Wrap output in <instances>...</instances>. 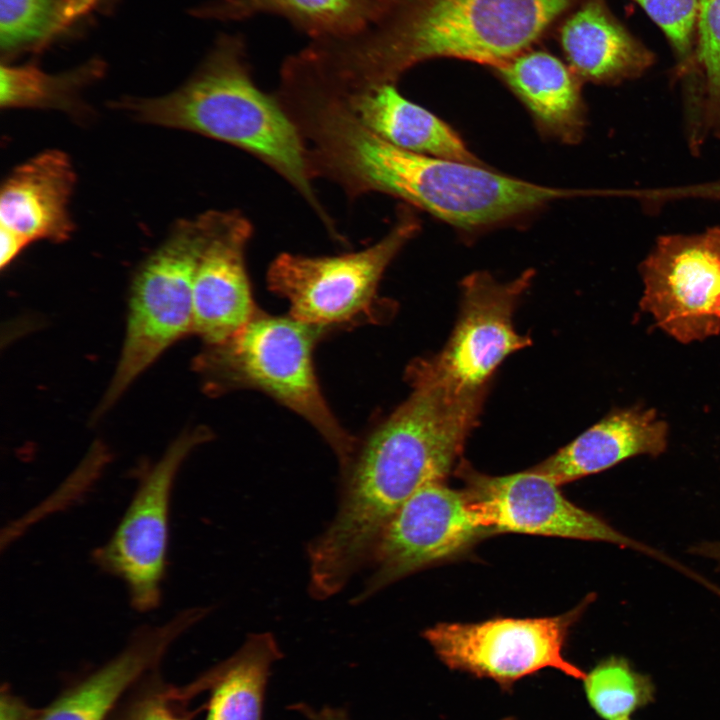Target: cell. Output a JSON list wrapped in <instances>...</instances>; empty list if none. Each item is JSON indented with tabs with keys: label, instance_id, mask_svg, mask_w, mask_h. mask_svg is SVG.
Masks as SVG:
<instances>
[{
	"label": "cell",
	"instance_id": "cell-1",
	"mask_svg": "<svg viewBox=\"0 0 720 720\" xmlns=\"http://www.w3.org/2000/svg\"><path fill=\"white\" fill-rule=\"evenodd\" d=\"M409 385L408 398L358 444L342 472L337 512L308 546L309 592L318 600L339 593L368 563L384 527L408 498L456 469L488 392Z\"/></svg>",
	"mask_w": 720,
	"mask_h": 720
},
{
	"label": "cell",
	"instance_id": "cell-2",
	"mask_svg": "<svg viewBox=\"0 0 720 720\" xmlns=\"http://www.w3.org/2000/svg\"><path fill=\"white\" fill-rule=\"evenodd\" d=\"M314 177L350 198L383 193L465 231L495 227L585 191L543 186L457 160L409 152L367 129L344 101L317 103L304 123Z\"/></svg>",
	"mask_w": 720,
	"mask_h": 720
},
{
	"label": "cell",
	"instance_id": "cell-3",
	"mask_svg": "<svg viewBox=\"0 0 720 720\" xmlns=\"http://www.w3.org/2000/svg\"><path fill=\"white\" fill-rule=\"evenodd\" d=\"M575 0H395L364 31L317 41L316 65L347 92L395 82L411 67L453 57L500 67L527 51Z\"/></svg>",
	"mask_w": 720,
	"mask_h": 720
},
{
	"label": "cell",
	"instance_id": "cell-4",
	"mask_svg": "<svg viewBox=\"0 0 720 720\" xmlns=\"http://www.w3.org/2000/svg\"><path fill=\"white\" fill-rule=\"evenodd\" d=\"M121 106L144 123L198 133L253 155L297 190L331 234L339 235L313 188L297 126L275 95L257 87L239 36L220 39L182 87Z\"/></svg>",
	"mask_w": 720,
	"mask_h": 720
},
{
	"label": "cell",
	"instance_id": "cell-5",
	"mask_svg": "<svg viewBox=\"0 0 720 720\" xmlns=\"http://www.w3.org/2000/svg\"><path fill=\"white\" fill-rule=\"evenodd\" d=\"M326 333L290 315L258 310L230 338L208 346L198 362L209 392L255 389L304 418L329 444L344 471L359 442L337 420L317 380L313 350Z\"/></svg>",
	"mask_w": 720,
	"mask_h": 720
},
{
	"label": "cell",
	"instance_id": "cell-6",
	"mask_svg": "<svg viewBox=\"0 0 720 720\" xmlns=\"http://www.w3.org/2000/svg\"><path fill=\"white\" fill-rule=\"evenodd\" d=\"M218 216L219 211H209L178 222L137 271L122 352L96 416L169 346L193 332L195 272Z\"/></svg>",
	"mask_w": 720,
	"mask_h": 720
},
{
	"label": "cell",
	"instance_id": "cell-7",
	"mask_svg": "<svg viewBox=\"0 0 720 720\" xmlns=\"http://www.w3.org/2000/svg\"><path fill=\"white\" fill-rule=\"evenodd\" d=\"M420 223L408 208L369 247L335 256L282 253L267 272L269 289L289 303L290 316L329 330L343 325L378 320V286L400 250L419 232Z\"/></svg>",
	"mask_w": 720,
	"mask_h": 720
},
{
	"label": "cell",
	"instance_id": "cell-8",
	"mask_svg": "<svg viewBox=\"0 0 720 720\" xmlns=\"http://www.w3.org/2000/svg\"><path fill=\"white\" fill-rule=\"evenodd\" d=\"M533 276L534 271L527 270L505 283L484 271L465 277L459 315L447 343L439 353L409 364L408 383L437 384L458 392L488 389L499 365L531 345L529 336L515 330L513 315Z\"/></svg>",
	"mask_w": 720,
	"mask_h": 720
},
{
	"label": "cell",
	"instance_id": "cell-9",
	"mask_svg": "<svg viewBox=\"0 0 720 720\" xmlns=\"http://www.w3.org/2000/svg\"><path fill=\"white\" fill-rule=\"evenodd\" d=\"M457 476L472 511L489 535L503 532L605 542L659 560L686 574L663 552L620 532L605 519L569 501L559 485L531 468L504 476L475 470L461 459Z\"/></svg>",
	"mask_w": 720,
	"mask_h": 720
},
{
	"label": "cell",
	"instance_id": "cell-10",
	"mask_svg": "<svg viewBox=\"0 0 720 720\" xmlns=\"http://www.w3.org/2000/svg\"><path fill=\"white\" fill-rule=\"evenodd\" d=\"M594 599L590 594L553 617L439 623L423 636L449 668L493 679L503 689L547 667L583 680L586 673L564 658L563 648L570 628Z\"/></svg>",
	"mask_w": 720,
	"mask_h": 720
},
{
	"label": "cell",
	"instance_id": "cell-11",
	"mask_svg": "<svg viewBox=\"0 0 720 720\" xmlns=\"http://www.w3.org/2000/svg\"><path fill=\"white\" fill-rule=\"evenodd\" d=\"M208 439L209 432L202 429L179 436L143 473L113 534L92 554L99 568L124 582L130 604L139 612L160 604L173 485L187 456Z\"/></svg>",
	"mask_w": 720,
	"mask_h": 720
},
{
	"label": "cell",
	"instance_id": "cell-12",
	"mask_svg": "<svg viewBox=\"0 0 720 720\" xmlns=\"http://www.w3.org/2000/svg\"><path fill=\"white\" fill-rule=\"evenodd\" d=\"M487 535L463 490L445 481L428 483L384 527L368 560L370 577L353 602L362 603L397 580L455 558Z\"/></svg>",
	"mask_w": 720,
	"mask_h": 720
},
{
	"label": "cell",
	"instance_id": "cell-13",
	"mask_svg": "<svg viewBox=\"0 0 720 720\" xmlns=\"http://www.w3.org/2000/svg\"><path fill=\"white\" fill-rule=\"evenodd\" d=\"M640 308L681 343L720 333V227L665 235L640 264Z\"/></svg>",
	"mask_w": 720,
	"mask_h": 720
},
{
	"label": "cell",
	"instance_id": "cell-14",
	"mask_svg": "<svg viewBox=\"0 0 720 720\" xmlns=\"http://www.w3.org/2000/svg\"><path fill=\"white\" fill-rule=\"evenodd\" d=\"M237 211L219 212L199 259L193 283V332L208 346L224 342L258 312L245 265L252 236Z\"/></svg>",
	"mask_w": 720,
	"mask_h": 720
},
{
	"label": "cell",
	"instance_id": "cell-15",
	"mask_svg": "<svg viewBox=\"0 0 720 720\" xmlns=\"http://www.w3.org/2000/svg\"><path fill=\"white\" fill-rule=\"evenodd\" d=\"M76 174L70 158L59 150L42 152L7 177L0 195V226L29 243L63 242L74 223L69 202Z\"/></svg>",
	"mask_w": 720,
	"mask_h": 720
},
{
	"label": "cell",
	"instance_id": "cell-16",
	"mask_svg": "<svg viewBox=\"0 0 720 720\" xmlns=\"http://www.w3.org/2000/svg\"><path fill=\"white\" fill-rule=\"evenodd\" d=\"M667 443L668 425L655 409H615L532 468L561 486L633 457H657Z\"/></svg>",
	"mask_w": 720,
	"mask_h": 720
},
{
	"label": "cell",
	"instance_id": "cell-17",
	"mask_svg": "<svg viewBox=\"0 0 720 720\" xmlns=\"http://www.w3.org/2000/svg\"><path fill=\"white\" fill-rule=\"evenodd\" d=\"M204 617L201 607L190 608L161 626L141 631L120 655L66 691L35 720H105L124 691L169 644Z\"/></svg>",
	"mask_w": 720,
	"mask_h": 720
},
{
	"label": "cell",
	"instance_id": "cell-18",
	"mask_svg": "<svg viewBox=\"0 0 720 720\" xmlns=\"http://www.w3.org/2000/svg\"><path fill=\"white\" fill-rule=\"evenodd\" d=\"M331 90L341 96L367 129L393 146L417 154L483 164L451 126L405 98L395 84L352 92Z\"/></svg>",
	"mask_w": 720,
	"mask_h": 720
},
{
	"label": "cell",
	"instance_id": "cell-19",
	"mask_svg": "<svg viewBox=\"0 0 720 720\" xmlns=\"http://www.w3.org/2000/svg\"><path fill=\"white\" fill-rule=\"evenodd\" d=\"M569 67L581 79L617 84L642 75L654 55L610 13L603 0H588L560 29Z\"/></svg>",
	"mask_w": 720,
	"mask_h": 720
},
{
	"label": "cell",
	"instance_id": "cell-20",
	"mask_svg": "<svg viewBox=\"0 0 720 720\" xmlns=\"http://www.w3.org/2000/svg\"><path fill=\"white\" fill-rule=\"evenodd\" d=\"M495 69L545 135L567 144L580 141L585 105L581 79L569 65L545 51H525Z\"/></svg>",
	"mask_w": 720,
	"mask_h": 720
},
{
	"label": "cell",
	"instance_id": "cell-21",
	"mask_svg": "<svg viewBox=\"0 0 720 720\" xmlns=\"http://www.w3.org/2000/svg\"><path fill=\"white\" fill-rule=\"evenodd\" d=\"M395 0H216L199 15L243 20L260 14L287 19L312 40L358 34L380 20Z\"/></svg>",
	"mask_w": 720,
	"mask_h": 720
},
{
	"label": "cell",
	"instance_id": "cell-22",
	"mask_svg": "<svg viewBox=\"0 0 720 720\" xmlns=\"http://www.w3.org/2000/svg\"><path fill=\"white\" fill-rule=\"evenodd\" d=\"M282 657L272 633H253L209 673L212 693L206 720H262L268 678Z\"/></svg>",
	"mask_w": 720,
	"mask_h": 720
},
{
	"label": "cell",
	"instance_id": "cell-23",
	"mask_svg": "<svg viewBox=\"0 0 720 720\" xmlns=\"http://www.w3.org/2000/svg\"><path fill=\"white\" fill-rule=\"evenodd\" d=\"M2 108H51L71 112L78 107L77 93L96 70L82 69L62 75L47 74L33 65H1Z\"/></svg>",
	"mask_w": 720,
	"mask_h": 720
},
{
	"label": "cell",
	"instance_id": "cell-24",
	"mask_svg": "<svg viewBox=\"0 0 720 720\" xmlns=\"http://www.w3.org/2000/svg\"><path fill=\"white\" fill-rule=\"evenodd\" d=\"M660 27L677 59V75L685 82V112L695 113L703 105L695 50L699 0H634Z\"/></svg>",
	"mask_w": 720,
	"mask_h": 720
},
{
	"label": "cell",
	"instance_id": "cell-25",
	"mask_svg": "<svg viewBox=\"0 0 720 720\" xmlns=\"http://www.w3.org/2000/svg\"><path fill=\"white\" fill-rule=\"evenodd\" d=\"M584 688L594 711L606 720L629 717L654 695L650 678L634 670L627 659L611 656L586 674Z\"/></svg>",
	"mask_w": 720,
	"mask_h": 720
},
{
	"label": "cell",
	"instance_id": "cell-26",
	"mask_svg": "<svg viewBox=\"0 0 720 720\" xmlns=\"http://www.w3.org/2000/svg\"><path fill=\"white\" fill-rule=\"evenodd\" d=\"M695 58L704 95V124L720 137V0H699Z\"/></svg>",
	"mask_w": 720,
	"mask_h": 720
},
{
	"label": "cell",
	"instance_id": "cell-27",
	"mask_svg": "<svg viewBox=\"0 0 720 720\" xmlns=\"http://www.w3.org/2000/svg\"><path fill=\"white\" fill-rule=\"evenodd\" d=\"M59 0H0V46L14 52L55 34Z\"/></svg>",
	"mask_w": 720,
	"mask_h": 720
},
{
	"label": "cell",
	"instance_id": "cell-28",
	"mask_svg": "<svg viewBox=\"0 0 720 720\" xmlns=\"http://www.w3.org/2000/svg\"><path fill=\"white\" fill-rule=\"evenodd\" d=\"M127 720H186L178 715L168 700L160 696L148 698L140 703Z\"/></svg>",
	"mask_w": 720,
	"mask_h": 720
},
{
	"label": "cell",
	"instance_id": "cell-29",
	"mask_svg": "<svg viewBox=\"0 0 720 720\" xmlns=\"http://www.w3.org/2000/svg\"><path fill=\"white\" fill-rule=\"evenodd\" d=\"M38 713L21 699L3 689L0 701V720H35Z\"/></svg>",
	"mask_w": 720,
	"mask_h": 720
},
{
	"label": "cell",
	"instance_id": "cell-30",
	"mask_svg": "<svg viewBox=\"0 0 720 720\" xmlns=\"http://www.w3.org/2000/svg\"><path fill=\"white\" fill-rule=\"evenodd\" d=\"M29 244L20 235L0 226V267H8Z\"/></svg>",
	"mask_w": 720,
	"mask_h": 720
},
{
	"label": "cell",
	"instance_id": "cell-31",
	"mask_svg": "<svg viewBox=\"0 0 720 720\" xmlns=\"http://www.w3.org/2000/svg\"><path fill=\"white\" fill-rule=\"evenodd\" d=\"M96 1L97 0H59L55 34L89 11Z\"/></svg>",
	"mask_w": 720,
	"mask_h": 720
},
{
	"label": "cell",
	"instance_id": "cell-32",
	"mask_svg": "<svg viewBox=\"0 0 720 720\" xmlns=\"http://www.w3.org/2000/svg\"><path fill=\"white\" fill-rule=\"evenodd\" d=\"M297 708L308 720H350L347 713L339 708L324 707L321 710H315L304 704Z\"/></svg>",
	"mask_w": 720,
	"mask_h": 720
},
{
	"label": "cell",
	"instance_id": "cell-33",
	"mask_svg": "<svg viewBox=\"0 0 720 720\" xmlns=\"http://www.w3.org/2000/svg\"><path fill=\"white\" fill-rule=\"evenodd\" d=\"M689 553L716 562L720 566V541H704L689 548Z\"/></svg>",
	"mask_w": 720,
	"mask_h": 720
},
{
	"label": "cell",
	"instance_id": "cell-34",
	"mask_svg": "<svg viewBox=\"0 0 720 720\" xmlns=\"http://www.w3.org/2000/svg\"><path fill=\"white\" fill-rule=\"evenodd\" d=\"M615 720H630V719H629V717H624V718H619V719H615Z\"/></svg>",
	"mask_w": 720,
	"mask_h": 720
},
{
	"label": "cell",
	"instance_id": "cell-35",
	"mask_svg": "<svg viewBox=\"0 0 720 720\" xmlns=\"http://www.w3.org/2000/svg\"><path fill=\"white\" fill-rule=\"evenodd\" d=\"M504 720H513V719L507 718V719H504Z\"/></svg>",
	"mask_w": 720,
	"mask_h": 720
}]
</instances>
